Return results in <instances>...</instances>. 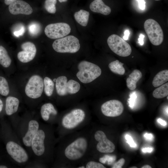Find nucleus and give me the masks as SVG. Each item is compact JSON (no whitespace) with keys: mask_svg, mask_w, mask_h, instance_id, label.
Listing matches in <instances>:
<instances>
[{"mask_svg":"<svg viewBox=\"0 0 168 168\" xmlns=\"http://www.w3.org/2000/svg\"><path fill=\"white\" fill-rule=\"evenodd\" d=\"M95 159L90 157L78 166L77 168H106L100 162L95 161Z\"/></svg>","mask_w":168,"mask_h":168,"instance_id":"4be33fe9","label":"nucleus"},{"mask_svg":"<svg viewBox=\"0 0 168 168\" xmlns=\"http://www.w3.org/2000/svg\"><path fill=\"white\" fill-rule=\"evenodd\" d=\"M48 133L44 130L39 129L33 138L31 146L33 151L37 156L43 155L47 149V145L45 142L47 141Z\"/></svg>","mask_w":168,"mask_h":168,"instance_id":"9b49d317","label":"nucleus"},{"mask_svg":"<svg viewBox=\"0 0 168 168\" xmlns=\"http://www.w3.org/2000/svg\"><path fill=\"white\" fill-rule=\"evenodd\" d=\"M157 122L161 125L163 126H165L166 124V123L165 121L161 119H157Z\"/></svg>","mask_w":168,"mask_h":168,"instance_id":"a19ab883","label":"nucleus"},{"mask_svg":"<svg viewBox=\"0 0 168 168\" xmlns=\"http://www.w3.org/2000/svg\"><path fill=\"white\" fill-rule=\"evenodd\" d=\"M156 0V1H159L160 0Z\"/></svg>","mask_w":168,"mask_h":168,"instance_id":"8fccbe9b","label":"nucleus"},{"mask_svg":"<svg viewBox=\"0 0 168 168\" xmlns=\"http://www.w3.org/2000/svg\"><path fill=\"white\" fill-rule=\"evenodd\" d=\"M7 166L4 165H0V168H7Z\"/></svg>","mask_w":168,"mask_h":168,"instance_id":"a18cd8bd","label":"nucleus"},{"mask_svg":"<svg viewBox=\"0 0 168 168\" xmlns=\"http://www.w3.org/2000/svg\"><path fill=\"white\" fill-rule=\"evenodd\" d=\"M141 168H152V167L149 165H147L142 166Z\"/></svg>","mask_w":168,"mask_h":168,"instance_id":"c03bdc74","label":"nucleus"},{"mask_svg":"<svg viewBox=\"0 0 168 168\" xmlns=\"http://www.w3.org/2000/svg\"><path fill=\"white\" fill-rule=\"evenodd\" d=\"M7 153L16 161L19 163L26 162L28 159V156L25 150L21 146L16 142L10 141L6 145Z\"/></svg>","mask_w":168,"mask_h":168,"instance_id":"ddd939ff","label":"nucleus"},{"mask_svg":"<svg viewBox=\"0 0 168 168\" xmlns=\"http://www.w3.org/2000/svg\"><path fill=\"white\" fill-rule=\"evenodd\" d=\"M125 163V160L123 158H121L118 161L114 163L111 168H121Z\"/></svg>","mask_w":168,"mask_h":168,"instance_id":"2f4dec72","label":"nucleus"},{"mask_svg":"<svg viewBox=\"0 0 168 168\" xmlns=\"http://www.w3.org/2000/svg\"><path fill=\"white\" fill-rule=\"evenodd\" d=\"M8 9L10 13L14 15H29L33 12V9L30 5L22 0H17L11 3L9 5Z\"/></svg>","mask_w":168,"mask_h":168,"instance_id":"2eb2a0df","label":"nucleus"},{"mask_svg":"<svg viewBox=\"0 0 168 168\" xmlns=\"http://www.w3.org/2000/svg\"><path fill=\"white\" fill-rule=\"evenodd\" d=\"M124 110V107L122 103L116 100L107 101L103 103L101 106L102 113L107 117L118 116L121 114Z\"/></svg>","mask_w":168,"mask_h":168,"instance_id":"f8f14e48","label":"nucleus"},{"mask_svg":"<svg viewBox=\"0 0 168 168\" xmlns=\"http://www.w3.org/2000/svg\"><path fill=\"white\" fill-rule=\"evenodd\" d=\"M142 77V73L140 71L137 69L134 70L126 79L127 87L131 91L135 90L136 88L137 82Z\"/></svg>","mask_w":168,"mask_h":168,"instance_id":"aec40b11","label":"nucleus"},{"mask_svg":"<svg viewBox=\"0 0 168 168\" xmlns=\"http://www.w3.org/2000/svg\"><path fill=\"white\" fill-rule=\"evenodd\" d=\"M168 83L162 84L156 89L153 91L152 95L156 98L161 99L168 96Z\"/></svg>","mask_w":168,"mask_h":168,"instance_id":"a878e982","label":"nucleus"},{"mask_svg":"<svg viewBox=\"0 0 168 168\" xmlns=\"http://www.w3.org/2000/svg\"><path fill=\"white\" fill-rule=\"evenodd\" d=\"M107 43L111 50L120 56L127 57L131 53L132 49L130 45L117 35L113 34L109 36Z\"/></svg>","mask_w":168,"mask_h":168,"instance_id":"0eeeda50","label":"nucleus"},{"mask_svg":"<svg viewBox=\"0 0 168 168\" xmlns=\"http://www.w3.org/2000/svg\"><path fill=\"white\" fill-rule=\"evenodd\" d=\"M52 47L57 52L74 53L79 50L80 45L77 38L73 35H68L55 40Z\"/></svg>","mask_w":168,"mask_h":168,"instance_id":"39448f33","label":"nucleus"},{"mask_svg":"<svg viewBox=\"0 0 168 168\" xmlns=\"http://www.w3.org/2000/svg\"><path fill=\"white\" fill-rule=\"evenodd\" d=\"M144 37V35L142 34H140L139 35L138 40L139 43L141 45H142L144 44L143 40Z\"/></svg>","mask_w":168,"mask_h":168,"instance_id":"e433bc0d","label":"nucleus"},{"mask_svg":"<svg viewBox=\"0 0 168 168\" xmlns=\"http://www.w3.org/2000/svg\"><path fill=\"white\" fill-rule=\"evenodd\" d=\"M144 27L151 43L156 46L161 44L164 40V34L159 24L152 19H147Z\"/></svg>","mask_w":168,"mask_h":168,"instance_id":"423d86ee","label":"nucleus"},{"mask_svg":"<svg viewBox=\"0 0 168 168\" xmlns=\"http://www.w3.org/2000/svg\"><path fill=\"white\" fill-rule=\"evenodd\" d=\"M71 28L67 23L59 22L49 24L44 29V33L49 38L57 39L64 37L70 32Z\"/></svg>","mask_w":168,"mask_h":168,"instance_id":"1a4fd4ad","label":"nucleus"},{"mask_svg":"<svg viewBox=\"0 0 168 168\" xmlns=\"http://www.w3.org/2000/svg\"><path fill=\"white\" fill-rule=\"evenodd\" d=\"M137 168V167L136 166H133V167H130V168Z\"/></svg>","mask_w":168,"mask_h":168,"instance_id":"de8ad7c7","label":"nucleus"},{"mask_svg":"<svg viewBox=\"0 0 168 168\" xmlns=\"http://www.w3.org/2000/svg\"><path fill=\"white\" fill-rule=\"evenodd\" d=\"M60 2H66L67 0H58Z\"/></svg>","mask_w":168,"mask_h":168,"instance_id":"49530a36","label":"nucleus"},{"mask_svg":"<svg viewBox=\"0 0 168 168\" xmlns=\"http://www.w3.org/2000/svg\"><path fill=\"white\" fill-rule=\"evenodd\" d=\"M44 82L41 77L38 75H34L30 78L25 89L26 95L32 99L40 97L43 92Z\"/></svg>","mask_w":168,"mask_h":168,"instance_id":"9d476101","label":"nucleus"},{"mask_svg":"<svg viewBox=\"0 0 168 168\" xmlns=\"http://www.w3.org/2000/svg\"><path fill=\"white\" fill-rule=\"evenodd\" d=\"M89 15L88 12L81 9L75 12L74 17L78 23L82 26H86L88 21Z\"/></svg>","mask_w":168,"mask_h":168,"instance_id":"5701e85b","label":"nucleus"},{"mask_svg":"<svg viewBox=\"0 0 168 168\" xmlns=\"http://www.w3.org/2000/svg\"><path fill=\"white\" fill-rule=\"evenodd\" d=\"M57 2V0H45L44 3L45 9L50 13H55L56 10V4Z\"/></svg>","mask_w":168,"mask_h":168,"instance_id":"c85d7f7f","label":"nucleus"},{"mask_svg":"<svg viewBox=\"0 0 168 168\" xmlns=\"http://www.w3.org/2000/svg\"><path fill=\"white\" fill-rule=\"evenodd\" d=\"M11 59L6 49L0 46V64L4 67L7 68L11 64Z\"/></svg>","mask_w":168,"mask_h":168,"instance_id":"393cba45","label":"nucleus"},{"mask_svg":"<svg viewBox=\"0 0 168 168\" xmlns=\"http://www.w3.org/2000/svg\"><path fill=\"white\" fill-rule=\"evenodd\" d=\"M116 157L115 155L106 154L99 158V161L103 164L112 165L116 160Z\"/></svg>","mask_w":168,"mask_h":168,"instance_id":"c756f323","label":"nucleus"},{"mask_svg":"<svg viewBox=\"0 0 168 168\" xmlns=\"http://www.w3.org/2000/svg\"><path fill=\"white\" fill-rule=\"evenodd\" d=\"M44 91L46 95L50 96L53 94L54 84L53 82L49 78L45 77L44 79Z\"/></svg>","mask_w":168,"mask_h":168,"instance_id":"bb28decb","label":"nucleus"},{"mask_svg":"<svg viewBox=\"0 0 168 168\" xmlns=\"http://www.w3.org/2000/svg\"><path fill=\"white\" fill-rule=\"evenodd\" d=\"M25 31V27L23 26H21L20 29L19 30L15 31L13 32V34L15 36L18 37L23 35Z\"/></svg>","mask_w":168,"mask_h":168,"instance_id":"f704fd0d","label":"nucleus"},{"mask_svg":"<svg viewBox=\"0 0 168 168\" xmlns=\"http://www.w3.org/2000/svg\"><path fill=\"white\" fill-rule=\"evenodd\" d=\"M19 101L16 98L8 97L6 100L5 110L6 114L10 115L17 111L19 105Z\"/></svg>","mask_w":168,"mask_h":168,"instance_id":"6ab92c4d","label":"nucleus"},{"mask_svg":"<svg viewBox=\"0 0 168 168\" xmlns=\"http://www.w3.org/2000/svg\"><path fill=\"white\" fill-rule=\"evenodd\" d=\"M21 47L23 50L17 54L18 60L24 63H27L32 60L36 53V49L34 44L30 42H27L23 43Z\"/></svg>","mask_w":168,"mask_h":168,"instance_id":"4468645a","label":"nucleus"},{"mask_svg":"<svg viewBox=\"0 0 168 168\" xmlns=\"http://www.w3.org/2000/svg\"><path fill=\"white\" fill-rule=\"evenodd\" d=\"M39 124L35 120H30L28 125V129L22 138L23 143L27 147L31 146L32 140L39 129Z\"/></svg>","mask_w":168,"mask_h":168,"instance_id":"dca6fc26","label":"nucleus"},{"mask_svg":"<svg viewBox=\"0 0 168 168\" xmlns=\"http://www.w3.org/2000/svg\"><path fill=\"white\" fill-rule=\"evenodd\" d=\"M167 99H168V96H167Z\"/></svg>","mask_w":168,"mask_h":168,"instance_id":"3c124183","label":"nucleus"},{"mask_svg":"<svg viewBox=\"0 0 168 168\" xmlns=\"http://www.w3.org/2000/svg\"><path fill=\"white\" fill-rule=\"evenodd\" d=\"M41 30L40 25L36 22L30 24L28 26V30L30 34L32 35L35 36L38 34Z\"/></svg>","mask_w":168,"mask_h":168,"instance_id":"7c9ffc66","label":"nucleus"},{"mask_svg":"<svg viewBox=\"0 0 168 168\" xmlns=\"http://www.w3.org/2000/svg\"><path fill=\"white\" fill-rule=\"evenodd\" d=\"M125 138L127 140V142L129 144L131 147H135L137 145L133 141L132 137L128 134L125 136Z\"/></svg>","mask_w":168,"mask_h":168,"instance_id":"473e14b6","label":"nucleus"},{"mask_svg":"<svg viewBox=\"0 0 168 168\" xmlns=\"http://www.w3.org/2000/svg\"><path fill=\"white\" fill-rule=\"evenodd\" d=\"M145 138L147 140H152L153 138V135L151 133H146L144 135Z\"/></svg>","mask_w":168,"mask_h":168,"instance_id":"58836bf2","label":"nucleus"},{"mask_svg":"<svg viewBox=\"0 0 168 168\" xmlns=\"http://www.w3.org/2000/svg\"><path fill=\"white\" fill-rule=\"evenodd\" d=\"M136 98V96L134 93H132L130 96V98L129 99V106L132 108L134 105Z\"/></svg>","mask_w":168,"mask_h":168,"instance_id":"72a5a7b5","label":"nucleus"},{"mask_svg":"<svg viewBox=\"0 0 168 168\" xmlns=\"http://www.w3.org/2000/svg\"><path fill=\"white\" fill-rule=\"evenodd\" d=\"M130 34L129 31L128 30H126L124 32V35L123 37V39L124 40H127L128 39Z\"/></svg>","mask_w":168,"mask_h":168,"instance_id":"4c0bfd02","label":"nucleus"},{"mask_svg":"<svg viewBox=\"0 0 168 168\" xmlns=\"http://www.w3.org/2000/svg\"><path fill=\"white\" fill-rule=\"evenodd\" d=\"M91 157H93L96 152L107 154L113 152L115 145L105 132L96 129L91 123Z\"/></svg>","mask_w":168,"mask_h":168,"instance_id":"7ed1b4c3","label":"nucleus"},{"mask_svg":"<svg viewBox=\"0 0 168 168\" xmlns=\"http://www.w3.org/2000/svg\"><path fill=\"white\" fill-rule=\"evenodd\" d=\"M56 79H55V78L53 80L54 82H56Z\"/></svg>","mask_w":168,"mask_h":168,"instance_id":"09e8293b","label":"nucleus"},{"mask_svg":"<svg viewBox=\"0 0 168 168\" xmlns=\"http://www.w3.org/2000/svg\"><path fill=\"white\" fill-rule=\"evenodd\" d=\"M168 81V70H164L158 72L153 78L152 84L154 87L159 86Z\"/></svg>","mask_w":168,"mask_h":168,"instance_id":"412c9836","label":"nucleus"},{"mask_svg":"<svg viewBox=\"0 0 168 168\" xmlns=\"http://www.w3.org/2000/svg\"><path fill=\"white\" fill-rule=\"evenodd\" d=\"M124 64L118 60L113 61L109 65L110 70L114 73L120 75H123L125 72V70L123 66Z\"/></svg>","mask_w":168,"mask_h":168,"instance_id":"b1692460","label":"nucleus"},{"mask_svg":"<svg viewBox=\"0 0 168 168\" xmlns=\"http://www.w3.org/2000/svg\"><path fill=\"white\" fill-rule=\"evenodd\" d=\"M91 120L82 109H72L58 119L59 138L83 129L91 123Z\"/></svg>","mask_w":168,"mask_h":168,"instance_id":"f03ea898","label":"nucleus"},{"mask_svg":"<svg viewBox=\"0 0 168 168\" xmlns=\"http://www.w3.org/2000/svg\"><path fill=\"white\" fill-rule=\"evenodd\" d=\"M138 3L139 7L142 10L145 9V2L144 0H137Z\"/></svg>","mask_w":168,"mask_h":168,"instance_id":"c9c22d12","label":"nucleus"},{"mask_svg":"<svg viewBox=\"0 0 168 168\" xmlns=\"http://www.w3.org/2000/svg\"><path fill=\"white\" fill-rule=\"evenodd\" d=\"M9 89L8 82L3 77L0 76V94L4 96L9 94Z\"/></svg>","mask_w":168,"mask_h":168,"instance_id":"cd10ccee","label":"nucleus"},{"mask_svg":"<svg viewBox=\"0 0 168 168\" xmlns=\"http://www.w3.org/2000/svg\"><path fill=\"white\" fill-rule=\"evenodd\" d=\"M152 150L153 149L152 148L147 147L143 148L142 149V151L145 153L146 152H151L152 151Z\"/></svg>","mask_w":168,"mask_h":168,"instance_id":"ea45409f","label":"nucleus"},{"mask_svg":"<svg viewBox=\"0 0 168 168\" xmlns=\"http://www.w3.org/2000/svg\"><path fill=\"white\" fill-rule=\"evenodd\" d=\"M17 0H4V3L7 5H9Z\"/></svg>","mask_w":168,"mask_h":168,"instance_id":"79ce46f5","label":"nucleus"},{"mask_svg":"<svg viewBox=\"0 0 168 168\" xmlns=\"http://www.w3.org/2000/svg\"><path fill=\"white\" fill-rule=\"evenodd\" d=\"M3 107V104L2 100L0 99V113L1 112Z\"/></svg>","mask_w":168,"mask_h":168,"instance_id":"37998d69","label":"nucleus"},{"mask_svg":"<svg viewBox=\"0 0 168 168\" xmlns=\"http://www.w3.org/2000/svg\"><path fill=\"white\" fill-rule=\"evenodd\" d=\"M55 86L57 93L60 96L75 94L80 88L78 82L72 79L67 82V78L65 76H60L56 79Z\"/></svg>","mask_w":168,"mask_h":168,"instance_id":"6e6552de","label":"nucleus"},{"mask_svg":"<svg viewBox=\"0 0 168 168\" xmlns=\"http://www.w3.org/2000/svg\"><path fill=\"white\" fill-rule=\"evenodd\" d=\"M91 123L59 138L57 163L63 168H77L90 156Z\"/></svg>","mask_w":168,"mask_h":168,"instance_id":"f257e3e1","label":"nucleus"},{"mask_svg":"<svg viewBox=\"0 0 168 168\" xmlns=\"http://www.w3.org/2000/svg\"><path fill=\"white\" fill-rule=\"evenodd\" d=\"M90 8L93 12L107 15L111 12V9L106 5L102 0H95L90 5Z\"/></svg>","mask_w":168,"mask_h":168,"instance_id":"f3484780","label":"nucleus"},{"mask_svg":"<svg viewBox=\"0 0 168 168\" xmlns=\"http://www.w3.org/2000/svg\"><path fill=\"white\" fill-rule=\"evenodd\" d=\"M58 113L57 110L50 103L44 104L41 108V115L43 119L45 121H48L50 120L51 115L56 116Z\"/></svg>","mask_w":168,"mask_h":168,"instance_id":"a211bd4d","label":"nucleus"},{"mask_svg":"<svg viewBox=\"0 0 168 168\" xmlns=\"http://www.w3.org/2000/svg\"><path fill=\"white\" fill-rule=\"evenodd\" d=\"M78 72L77 77L82 83H88L99 77L101 70L98 65L91 62L82 61L78 65Z\"/></svg>","mask_w":168,"mask_h":168,"instance_id":"20e7f679","label":"nucleus"}]
</instances>
